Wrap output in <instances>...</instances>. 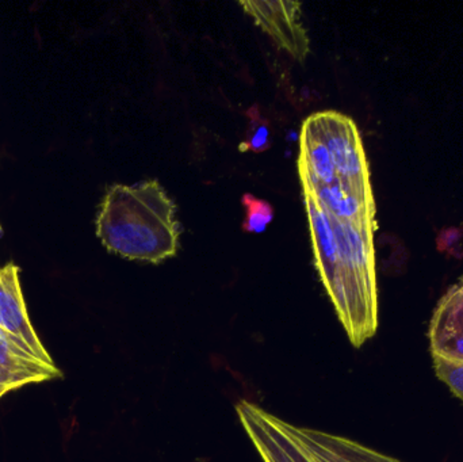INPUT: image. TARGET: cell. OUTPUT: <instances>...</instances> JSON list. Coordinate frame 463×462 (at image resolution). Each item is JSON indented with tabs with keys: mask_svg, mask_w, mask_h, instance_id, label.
<instances>
[{
	"mask_svg": "<svg viewBox=\"0 0 463 462\" xmlns=\"http://www.w3.org/2000/svg\"><path fill=\"white\" fill-rule=\"evenodd\" d=\"M250 111L253 117H250V127H248L247 141L244 146H241V148L244 151L245 149H250L253 152L266 151L271 146L269 122L259 116L256 108H252Z\"/></svg>",
	"mask_w": 463,
	"mask_h": 462,
	"instance_id": "10",
	"label": "cell"
},
{
	"mask_svg": "<svg viewBox=\"0 0 463 462\" xmlns=\"http://www.w3.org/2000/svg\"><path fill=\"white\" fill-rule=\"evenodd\" d=\"M432 360L463 365V278L442 296L429 330Z\"/></svg>",
	"mask_w": 463,
	"mask_h": 462,
	"instance_id": "6",
	"label": "cell"
},
{
	"mask_svg": "<svg viewBox=\"0 0 463 462\" xmlns=\"http://www.w3.org/2000/svg\"><path fill=\"white\" fill-rule=\"evenodd\" d=\"M0 328L35 357L54 363L30 322L19 281V269L14 263L0 268Z\"/></svg>",
	"mask_w": 463,
	"mask_h": 462,
	"instance_id": "5",
	"label": "cell"
},
{
	"mask_svg": "<svg viewBox=\"0 0 463 462\" xmlns=\"http://www.w3.org/2000/svg\"><path fill=\"white\" fill-rule=\"evenodd\" d=\"M176 205L157 181L113 184L97 217V235L108 251L138 262L160 263L178 252Z\"/></svg>",
	"mask_w": 463,
	"mask_h": 462,
	"instance_id": "2",
	"label": "cell"
},
{
	"mask_svg": "<svg viewBox=\"0 0 463 462\" xmlns=\"http://www.w3.org/2000/svg\"><path fill=\"white\" fill-rule=\"evenodd\" d=\"M298 174L316 269L353 346L378 328L375 201L355 122L326 110L305 119Z\"/></svg>",
	"mask_w": 463,
	"mask_h": 462,
	"instance_id": "1",
	"label": "cell"
},
{
	"mask_svg": "<svg viewBox=\"0 0 463 462\" xmlns=\"http://www.w3.org/2000/svg\"><path fill=\"white\" fill-rule=\"evenodd\" d=\"M245 13L294 59L304 61L309 53V40L299 21V3L296 2H241Z\"/></svg>",
	"mask_w": 463,
	"mask_h": 462,
	"instance_id": "4",
	"label": "cell"
},
{
	"mask_svg": "<svg viewBox=\"0 0 463 462\" xmlns=\"http://www.w3.org/2000/svg\"><path fill=\"white\" fill-rule=\"evenodd\" d=\"M236 414L264 462H313L288 433L285 420L248 401L237 404Z\"/></svg>",
	"mask_w": 463,
	"mask_h": 462,
	"instance_id": "3",
	"label": "cell"
},
{
	"mask_svg": "<svg viewBox=\"0 0 463 462\" xmlns=\"http://www.w3.org/2000/svg\"><path fill=\"white\" fill-rule=\"evenodd\" d=\"M7 391L3 390V388H0V401H2L3 398H5V395H7Z\"/></svg>",
	"mask_w": 463,
	"mask_h": 462,
	"instance_id": "12",
	"label": "cell"
},
{
	"mask_svg": "<svg viewBox=\"0 0 463 462\" xmlns=\"http://www.w3.org/2000/svg\"><path fill=\"white\" fill-rule=\"evenodd\" d=\"M286 429L313 462H402L334 434L290 423H286Z\"/></svg>",
	"mask_w": 463,
	"mask_h": 462,
	"instance_id": "8",
	"label": "cell"
},
{
	"mask_svg": "<svg viewBox=\"0 0 463 462\" xmlns=\"http://www.w3.org/2000/svg\"><path fill=\"white\" fill-rule=\"evenodd\" d=\"M435 373L451 392L463 401V365H454L442 360H434Z\"/></svg>",
	"mask_w": 463,
	"mask_h": 462,
	"instance_id": "11",
	"label": "cell"
},
{
	"mask_svg": "<svg viewBox=\"0 0 463 462\" xmlns=\"http://www.w3.org/2000/svg\"><path fill=\"white\" fill-rule=\"evenodd\" d=\"M242 203L245 206V222L242 224L245 232L261 233L266 231L267 225L274 219V209L271 203L253 197L250 194L242 195Z\"/></svg>",
	"mask_w": 463,
	"mask_h": 462,
	"instance_id": "9",
	"label": "cell"
},
{
	"mask_svg": "<svg viewBox=\"0 0 463 462\" xmlns=\"http://www.w3.org/2000/svg\"><path fill=\"white\" fill-rule=\"evenodd\" d=\"M62 377L54 363L40 360L0 328V388L8 393Z\"/></svg>",
	"mask_w": 463,
	"mask_h": 462,
	"instance_id": "7",
	"label": "cell"
}]
</instances>
